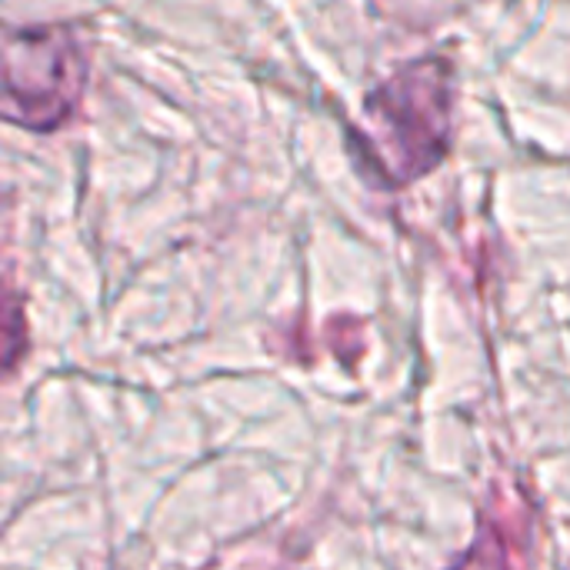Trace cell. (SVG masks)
Wrapping results in <instances>:
<instances>
[{
  "mask_svg": "<svg viewBox=\"0 0 570 570\" xmlns=\"http://www.w3.org/2000/svg\"><path fill=\"white\" fill-rule=\"evenodd\" d=\"M371 137L347 130L354 167L371 187L397 190L438 170L454 144V63L424 53L401 63L364 97Z\"/></svg>",
  "mask_w": 570,
  "mask_h": 570,
  "instance_id": "cell-1",
  "label": "cell"
},
{
  "mask_svg": "<svg viewBox=\"0 0 570 570\" xmlns=\"http://www.w3.org/2000/svg\"><path fill=\"white\" fill-rule=\"evenodd\" d=\"M90 57L70 23L3 30V120L30 134L60 130L80 107Z\"/></svg>",
  "mask_w": 570,
  "mask_h": 570,
  "instance_id": "cell-2",
  "label": "cell"
},
{
  "mask_svg": "<svg viewBox=\"0 0 570 570\" xmlns=\"http://www.w3.org/2000/svg\"><path fill=\"white\" fill-rule=\"evenodd\" d=\"M458 570H508V558H504V548L498 538H478V544L468 551V558L458 564Z\"/></svg>",
  "mask_w": 570,
  "mask_h": 570,
  "instance_id": "cell-3",
  "label": "cell"
}]
</instances>
